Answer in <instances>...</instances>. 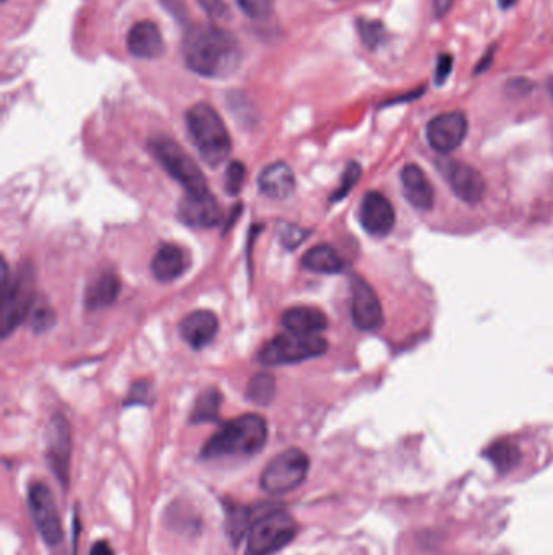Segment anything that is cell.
I'll list each match as a JSON object with an SVG mask.
<instances>
[{
  "mask_svg": "<svg viewBox=\"0 0 553 555\" xmlns=\"http://www.w3.org/2000/svg\"><path fill=\"white\" fill-rule=\"evenodd\" d=\"M2 2H7V0H2Z\"/></svg>",
  "mask_w": 553,
  "mask_h": 555,
  "instance_id": "cell-45",
  "label": "cell"
},
{
  "mask_svg": "<svg viewBox=\"0 0 553 555\" xmlns=\"http://www.w3.org/2000/svg\"><path fill=\"white\" fill-rule=\"evenodd\" d=\"M276 393L275 377L271 374H257L250 380L249 388H247V398L252 403L260 406L270 405Z\"/></svg>",
  "mask_w": 553,
  "mask_h": 555,
  "instance_id": "cell-26",
  "label": "cell"
},
{
  "mask_svg": "<svg viewBox=\"0 0 553 555\" xmlns=\"http://www.w3.org/2000/svg\"><path fill=\"white\" fill-rule=\"evenodd\" d=\"M151 396L150 385L146 382H138L133 385L132 390H130L129 401L127 405H143V403H148V398Z\"/></svg>",
  "mask_w": 553,
  "mask_h": 555,
  "instance_id": "cell-36",
  "label": "cell"
},
{
  "mask_svg": "<svg viewBox=\"0 0 553 555\" xmlns=\"http://www.w3.org/2000/svg\"><path fill=\"white\" fill-rule=\"evenodd\" d=\"M189 267V257L182 247L176 244H164L159 247L155 257L151 260V273L156 280L169 283L184 275Z\"/></svg>",
  "mask_w": 553,
  "mask_h": 555,
  "instance_id": "cell-20",
  "label": "cell"
},
{
  "mask_svg": "<svg viewBox=\"0 0 553 555\" xmlns=\"http://www.w3.org/2000/svg\"><path fill=\"white\" fill-rule=\"evenodd\" d=\"M302 267L313 273L335 275V273L343 272L344 260L333 247L320 244V246L312 247L305 252L302 257Z\"/></svg>",
  "mask_w": 553,
  "mask_h": 555,
  "instance_id": "cell-23",
  "label": "cell"
},
{
  "mask_svg": "<svg viewBox=\"0 0 553 555\" xmlns=\"http://www.w3.org/2000/svg\"><path fill=\"white\" fill-rule=\"evenodd\" d=\"M401 184H403L404 197L412 207L421 211H430L435 203V192L429 177L425 176L417 164H408L401 171Z\"/></svg>",
  "mask_w": 553,
  "mask_h": 555,
  "instance_id": "cell-18",
  "label": "cell"
},
{
  "mask_svg": "<svg viewBox=\"0 0 553 555\" xmlns=\"http://www.w3.org/2000/svg\"><path fill=\"white\" fill-rule=\"evenodd\" d=\"M532 88H534V85H532V82H529L528 78H515V80H510L508 85H506V91L513 96L528 95V93H531Z\"/></svg>",
  "mask_w": 553,
  "mask_h": 555,
  "instance_id": "cell-37",
  "label": "cell"
},
{
  "mask_svg": "<svg viewBox=\"0 0 553 555\" xmlns=\"http://www.w3.org/2000/svg\"><path fill=\"white\" fill-rule=\"evenodd\" d=\"M250 510L241 505H231L228 512V533L234 546L241 543L247 526H249Z\"/></svg>",
  "mask_w": 553,
  "mask_h": 555,
  "instance_id": "cell-28",
  "label": "cell"
},
{
  "mask_svg": "<svg viewBox=\"0 0 553 555\" xmlns=\"http://www.w3.org/2000/svg\"><path fill=\"white\" fill-rule=\"evenodd\" d=\"M446 179L450 182L451 189L459 200L468 205H477L484 200L487 185L484 177L469 164L450 161L446 163Z\"/></svg>",
  "mask_w": 553,
  "mask_h": 555,
  "instance_id": "cell-15",
  "label": "cell"
},
{
  "mask_svg": "<svg viewBox=\"0 0 553 555\" xmlns=\"http://www.w3.org/2000/svg\"><path fill=\"white\" fill-rule=\"evenodd\" d=\"M310 460L301 448H288L263 469L260 486L268 494H288L301 486L309 473Z\"/></svg>",
  "mask_w": 553,
  "mask_h": 555,
  "instance_id": "cell-8",
  "label": "cell"
},
{
  "mask_svg": "<svg viewBox=\"0 0 553 555\" xmlns=\"http://www.w3.org/2000/svg\"><path fill=\"white\" fill-rule=\"evenodd\" d=\"M495 49L497 46L492 44L487 51H485L484 56H482L481 61L477 62L476 69H474V75H481L484 74L485 70L490 69V65H492L493 57H495Z\"/></svg>",
  "mask_w": 553,
  "mask_h": 555,
  "instance_id": "cell-39",
  "label": "cell"
},
{
  "mask_svg": "<svg viewBox=\"0 0 553 555\" xmlns=\"http://www.w3.org/2000/svg\"><path fill=\"white\" fill-rule=\"evenodd\" d=\"M485 457L500 473H506L518 465L521 460V452H519L518 445L513 442L500 440L485 450Z\"/></svg>",
  "mask_w": 553,
  "mask_h": 555,
  "instance_id": "cell-25",
  "label": "cell"
},
{
  "mask_svg": "<svg viewBox=\"0 0 553 555\" xmlns=\"http://www.w3.org/2000/svg\"><path fill=\"white\" fill-rule=\"evenodd\" d=\"M362 168L361 164L349 163L344 169L343 177H341V182H339V187L336 189L335 194L331 195L330 200L331 202H339V200H343L346 195H349L352 189H354V185L359 182L361 179Z\"/></svg>",
  "mask_w": 553,
  "mask_h": 555,
  "instance_id": "cell-30",
  "label": "cell"
},
{
  "mask_svg": "<svg viewBox=\"0 0 553 555\" xmlns=\"http://www.w3.org/2000/svg\"><path fill=\"white\" fill-rule=\"evenodd\" d=\"M309 236L304 229L296 228V226H286L281 233V241L288 249H294L305 241V237Z\"/></svg>",
  "mask_w": 553,
  "mask_h": 555,
  "instance_id": "cell-35",
  "label": "cell"
},
{
  "mask_svg": "<svg viewBox=\"0 0 553 555\" xmlns=\"http://www.w3.org/2000/svg\"><path fill=\"white\" fill-rule=\"evenodd\" d=\"M221 403H223V395H221L218 388H205L195 401L192 414H190V424L216 421Z\"/></svg>",
  "mask_w": 553,
  "mask_h": 555,
  "instance_id": "cell-24",
  "label": "cell"
},
{
  "mask_svg": "<svg viewBox=\"0 0 553 555\" xmlns=\"http://www.w3.org/2000/svg\"><path fill=\"white\" fill-rule=\"evenodd\" d=\"M260 192L273 200H288L296 189V177L284 161L270 164L258 177Z\"/></svg>",
  "mask_w": 553,
  "mask_h": 555,
  "instance_id": "cell-19",
  "label": "cell"
},
{
  "mask_svg": "<svg viewBox=\"0 0 553 555\" xmlns=\"http://www.w3.org/2000/svg\"><path fill=\"white\" fill-rule=\"evenodd\" d=\"M326 349L328 343L322 336L281 333L266 341L265 346L258 351L257 359L263 366H284L320 358L326 353Z\"/></svg>",
  "mask_w": 553,
  "mask_h": 555,
  "instance_id": "cell-6",
  "label": "cell"
},
{
  "mask_svg": "<svg viewBox=\"0 0 553 555\" xmlns=\"http://www.w3.org/2000/svg\"><path fill=\"white\" fill-rule=\"evenodd\" d=\"M451 5H453V0H433V12H435V17H445L446 13L450 12Z\"/></svg>",
  "mask_w": 553,
  "mask_h": 555,
  "instance_id": "cell-40",
  "label": "cell"
},
{
  "mask_svg": "<svg viewBox=\"0 0 553 555\" xmlns=\"http://www.w3.org/2000/svg\"><path fill=\"white\" fill-rule=\"evenodd\" d=\"M70 453H72V435H70L69 422L62 414H56L49 422L46 457L52 473L56 474V478L65 489L69 487Z\"/></svg>",
  "mask_w": 553,
  "mask_h": 555,
  "instance_id": "cell-10",
  "label": "cell"
},
{
  "mask_svg": "<svg viewBox=\"0 0 553 555\" xmlns=\"http://www.w3.org/2000/svg\"><path fill=\"white\" fill-rule=\"evenodd\" d=\"M547 93H549V96L553 101V75H550V77L547 78Z\"/></svg>",
  "mask_w": 553,
  "mask_h": 555,
  "instance_id": "cell-44",
  "label": "cell"
},
{
  "mask_svg": "<svg viewBox=\"0 0 553 555\" xmlns=\"http://www.w3.org/2000/svg\"><path fill=\"white\" fill-rule=\"evenodd\" d=\"M299 526L283 508H271L250 525L245 555H271L296 538Z\"/></svg>",
  "mask_w": 553,
  "mask_h": 555,
  "instance_id": "cell-5",
  "label": "cell"
},
{
  "mask_svg": "<svg viewBox=\"0 0 553 555\" xmlns=\"http://www.w3.org/2000/svg\"><path fill=\"white\" fill-rule=\"evenodd\" d=\"M150 150L158 163L166 169V173L185 187V192L208 190V182L202 169L198 168L192 156L172 138L156 135L150 140Z\"/></svg>",
  "mask_w": 553,
  "mask_h": 555,
  "instance_id": "cell-7",
  "label": "cell"
},
{
  "mask_svg": "<svg viewBox=\"0 0 553 555\" xmlns=\"http://www.w3.org/2000/svg\"><path fill=\"white\" fill-rule=\"evenodd\" d=\"M127 49L138 59H158L164 54V39L158 25L138 22L127 35Z\"/></svg>",
  "mask_w": 553,
  "mask_h": 555,
  "instance_id": "cell-17",
  "label": "cell"
},
{
  "mask_svg": "<svg viewBox=\"0 0 553 555\" xmlns=\"http://www.w3.org/2000/svg\"><path fill=\"white\" fill-rule=\"evenodd\" d=\"M179 218L192 228H216L223 220V210L210 189L185 192L179 203Z\"/></svg>",
  "mask_w": 553,
  "mask_h": 555,
  "instance_id": "cell-13",
  "label": "cell"
},
{
  "mask_svg": "<svg viewBox=\"0 0 553 555\" xmlns=\"http://www.w3.org/2000/svg\"><path fill=\"white\" fill-rule=\"evenodd\" d=\"M161 2H163L164 9L168 10L171 15H174L177 20L184 22L185 18H187V9H185L182 0H161Z\"/></svg>",
  "mask_w": 553,
  "mask_h": 555,
  "instance_id": "cell-38",
  "label": "cell"
},
{
  "mask_svg": "<svg viewBox=\"0 0 553 555\" xmlns=\"http://www.w3.org/2000/svg\"><path fill=\"white\" fill-rule=\"evenodd\" d=\"M245 177H247V171H245L244 164L241 161H232L226 169V177H224L226 192L229 195L239 194L244 187Z\"/></svg>",
  "mask_w": 553,
  "mask_h": 555,
  "instance_id": "cell-32",
  "label": "cell"
},
{
  "mask_svg": "<svg viewBox=\"0 0 553 555\" xmlns=\"http://www.w3.org/2000/svg\"><path fill=\"white\" fill-rule=\"evenodd\" d=\"M121 294V278L114 272H104L86 289L85 304L88 309L99 310L109 307Z\"/></svg>",
  "mask_w": 553,
  "mask_h": 555,
  "instance_id": "cell-22",
  "label": "cell"
},
{
  "mask_svg": "<svg viewBox=\"0 0 553 555\" xmlns=\"http://www.w3.org/2000/svg\"><path fill=\"white\" fill-rule=\"evenodd\" d=\"M90 555H114V551L108 541H98L95 546L91 547Z\"/></svg>",
  "mask_w": 553,
  "mask_h": 555,
  "instance_id": "cell-41",
  "label": "cell"
},
{
  "mask_svg": "<svg viewBox=\"0 0 553 555\" xmlns=\"http://www.w3.org/2000/svg\"><path fill=\"white\" fill-rule=\"evenodd\" d=\"M357 30H359V35H361L365 48L370 49V51H375V49L380 48L385 43L386 28L378 20L359 18L357 20Z\"/></svg>",
  "mask_w": 553,
  "mask_h": 555,
  "instance_id": "cell-27",
  "label": "cell"
},
{
  "mask_svg": "<svg viewBox=\"0 0 553 555\" xmlns=\"http://www.w3.org/2000/svg\"><path fill=\"white\" fill-rule=\"evenodd\" d=\"M453 65H455V59H453L450 52L438 54L435 74H433V82H435V85L442 87V85L448 82V78H450L451 72H453Z\"/></svg>",
  "mask_w": 553,
  "mask_h": 555,
  "instance_id": "cell-33",
  "label": "cell"
},
{
  "mask_svg": "<svg viewBox=\"0 0 553 555\" xmlns=\"http://www.w3.org/2000/svg\"><path fill=\"white\" fill-rule=\"evenodd\" d=\"M30 320L35 332H46L56 322V312L49 306V302H39L36 297L35 306L30 312Z\"/></svg>",
  "mask_w": 553,
  "mask_h": 555,
  "instance_id": "cell-29",
  "label": "cell"
},
{
  "mask_svg": "<svg viewBox=\"0 0 553 555\" xmlns=\"http://www.w3.org/2000/svg\"><path fill=\"white\" fill-rule=\"evenodd\" d=\"M197 2L205 10L206 15L213 20H224L228 17L229 9L226 0H197Z\"/></svg>",
  "mask_w": 553,
  "mask_h": 555,
  "instance_id": "cell-34",
  "label": "cell"
},
{
  "mask_svg": "<svg viewBox=\"0 0 553 555\" xmlns=\"http://www.w3.org/2000/svg\"><path fill=\"white\" fill-rule=\"evenodd\" d=\"M185 343L193 349H202L215 340L219 332V320L211 310H195L179 325Z\"/></svg>",
  "mask_w": 553,
  "mask_h": 555,
  "instance_id": "cell-16",
  "label": "cell"
},
{
  "mask_svg": "<svg viewBox=\"0 0 553 555\" xmlns=\"http://www.w3.org/2000/svg\"><path fill=\"white\" fill-rule=\"evenodd\" d=\"M187 130L198 155L213 168L231 155L232 142L228 127L210 104H193L185 114Z\"/></svg>",
  "mask_w": 553,
  "mask_h": 555,
  "instance_id": "cell-3",
  "label": "cell"
},
{
  "mask_svg": "<svg viewBox=\"0 0 553 555\" xmlns=\"http://www.w3.org/2000/svg\"><path fill=\"white\" fill-rule=\"evenodd\" d=\"M281 323L296 335H320L328 328V319L317 307L297 306L284 312Z\"/></svg>",
  "mask_w": 553,
  "mask_h": 555,
  "instance_id": "cell-21",
  "label": "cell"
},
{
  "mask_svg": "<svg viewBox=\"0 0 553 555\" xmlns=\"http://www.w3.org/2000/svg\"><path fill=\"white\" fill-rule=\"evenodd\" d=\"M518 0H498V5L502 7L503 10H508L516 4Z\"/></svg>",
  "mask_w": 553,
  "mask_h": 555,
  "instance_id": "cell-43",
  "label": "cell"
},
{
  "mask_svg": "<svg viewBox=\"0 0 553 555\" xmlns=\"http://www.w3.org/2000/svg\"><path fill=\"white\" fill-rule=\"evenodd\" d=\"M422 93H424V90H417L414 91V93H409V95L404 96V101H411V99H416L419 98V96L422 95ZM399 101H401V98H395L393 99V101H390V104H396L399 103Z\"/></svg>",
  "mask_w": 553,
  "mask_h": 555,
  "instance_id": "cell-42",
  "label": "cell"
},
{
  "mask_svg": "<svg viewBox=\"0 0 553 555\" xmlns=\"http://www.w3.org/2000/svg\"><path fill=\"white\" fill-rule=\"evenodd\" d=\"M352 320L362 332H377L383 325V309L375 289L361 276L351 278Z\"/></svg>",
  "mask_w": 553,
  "mask_h": 555,
  "instance_id": "cell-11",
  "label": "cell"
},
{
  "mask_svg": "<svg viewBox=\"0 0 553 555\" xmlns=\"http://www.w3.org/2000/svg\"><path fill=\"white\" fill-rule=\"evenodd\" d=\"M359 220L367 233L383 237L390 234L395 226V208L380 192H367L362 198Z\"/></svg>",
  "mask_w": 553,
  "mask_h": 555,
  "instance_id": "cell-14",
  "label": "cell"
},
{
  "mask_svg": "<svg viewBox=\"0 0 553 555\" xmlns=\"http://www.w3.org/2000/svg\"><path fill=\"white\" fill-rule=\"evenodd\" d=\"M35 272L31 265H22L17 275H9L7 263H2L0 286V330L7 338L30 315L35 306Z\"/></svg>",
  "mask_w": 553,
  "mask_h": 555,
  "instance_id": "cell-4",
  "label": "cell"
},
{
  "mask_svg": "<svg viewBox=\"0 0 553 555\" xmlns=\"http://www.w3.org/2000/svg\"><path fill=\"white\" fill-rule=\"evenodd\" d=\"M468 135V119L463 112H445L433 117L427 125V140L438 153H451L464 142Z\"/></svg>",
  "mask_w": 553,
  "mask_h": 555,
  "instance_id": "cell-12",
  "label": "cell"
},
{
  "mask_svg": "<svg viewBox=\"0 0 553 555\" xmlns=\"http://www.w3.org/2000/svg\"><path fill=\"white\" fill-rule=\"evenodd\" d=\"M28 507L44 543L48 546H59L64 539L61 515L51 489L44 482H31L28 487Z\"/></svg>",
  "mask_w": 553,
  "mask_h": 555,
  "instance_id": "cell-9",
  "label": "cell"
},
{
  "mask_svg": "<svg viewBox=\"0 0 553 555\" xmlns=\"http://www.w3.org/2000/svg\"><path fill=\"white\" fill-rule=\"evenodd\" d=\"M268 426L258 414H244L221 426L202 448V458L252 457L265 447Z\"/></svg>",
  "mask_w": 553,
  "mask_h": 555,
  "instance_id": "cell-2",
  "label": "cell"
},
{
  "mask_svg": "<svg viewBox=\"0 0 553 555\" xmlns=\"http://www.w3.org/2000/svg\"><path fill=\"white\" fill-rule=\"evenodd\" d=\"M239 9L253 18V20H266L275 12V0H236Z\"/></svg>",
  "mask_w": 553,
  "mask_h": 555,
  "instance_id": "cell-31",
  "label": "cell"
},
{
  "mask_svg": "<svg viewBox=\"0 0 553 555\" xmlns=\"http://www.w3.org/2000/svg\"><path fill=\"white\" fill-rule=\"evenodd\" d=\"M182 56L195 74L206 78H226L242 62V48L236 36L221 26L198 23L185 31Z\"/></svg>",
  "mask_w": 553,
  "mask_h": 555,
  "instance_id": "cell-1",
  "label": "cell"
}]
</instances>
